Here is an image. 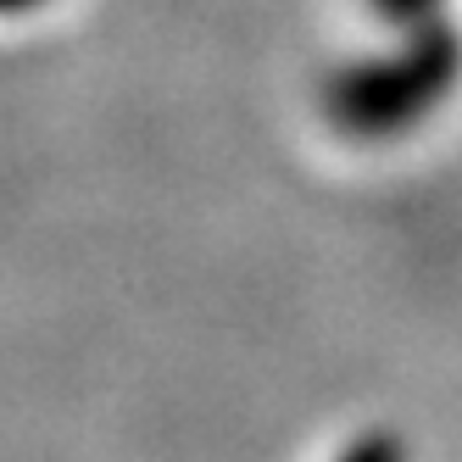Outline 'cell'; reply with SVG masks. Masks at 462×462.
I'll list each match as a JSON object with an SVG mask.
<instances>
[{"mask_svg":"<svg viewBox=\"0 0 462 462\" xmlns=\"http://www.w3.org/2000/svg\"><path fill=\"white\" fill-rule=\"evenodd\" d=\"M335 462H402V440H395L390 429H368V435H356Z\"/></svg>","mask_w":462,"mask_h":462,"instance_id":"2","label":"cell"},{"mask_svg":"<svg viewBox=\"0 0 462 462\" xmlns=\"http://www.w3.org/2000/svg\"><path fill=\"white\" fill-rule=\"evenodd\" d=\"M462 79V34L451 23H418L402 51L351 61L328 79V123L351 140H395L435 112Z\"/></svg>","mask_w":462,"mask_h":462,"instance_id":"1","label":"cell"},{"mask_svg":"<svg viewBox=\"0 0 462 462\" xmlns=\"http://www.w3.org/2000/svg\"><path fill=\"white\" fill-rule=\"evenodd\" d=\"M435 6H440V0H374V12H379L384 23H402V28L429 23V17H435Z\"/></svg>","mask_w":462,"mask_h":462,"instance_id":"3","label":"cell"},{"mask_svg":"<svg viewBox=\"0 0 462 462\" xmlns=\"http://www.w3.org/2000/svg\"><path fill=\"white\" fill-rule=\"evenodd\" d=\"M12 6H34V0H0V12H12Z\"/></svg>","mask_w":462,"mask_h":462,"instance_id":"4","label":"cell"}]
</instances>
